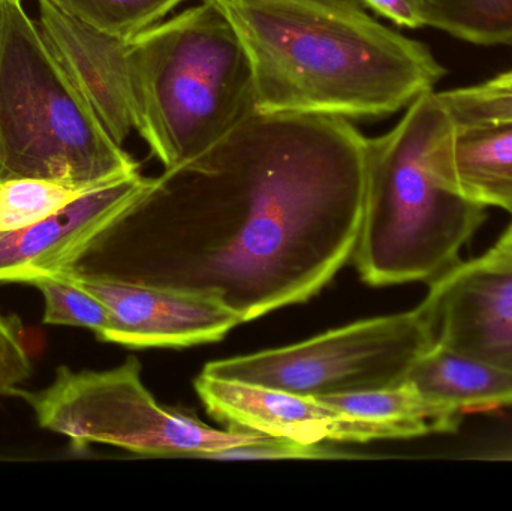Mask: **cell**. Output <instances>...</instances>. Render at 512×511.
<instances>
[{
  "label": "cell",
  "mask_w": 512,
  "mask_h": 511,
  "mask_svg": "<svg viewBox=\"0 0 512 511\" xmlns=\"http://www.w3.org/2000/svg\"><path fill=\"white\" fill-rule=\"evenodd\" d=\"M367 138L321 114H259L167 168L75 269L212 300L258 320L352 260Z\"/></svg>",
  "instance_id": "cell-1"
},
{
  "label": "cell",
  "mask_w": 512,
  "mask_h": 511,
  "mask_svg": "<svg viewBox=\"0 0 512 511\" xmlns=\"http://www.w3.org/2000/svg\"><path fill=\"white\" fill-rule=\"evenodd\" d=\"M239 36L259 114L385 117L432 92L444 66L357 0H203Z\"/></svg>",
  "instance_id": "cell-2"
},
{
  "label": "cell",
  "mask_w": 512,
  "mask_h": 511,
  "mask_svg": "<svg viewBox=\"0 0 512 511\" xmlns=\"http://www.w3.org/2000/svg\"><path fill=\"white\" fill-rule=\"evenodd\" d=\"M457 125L423 93L387 134L367 138L366 192L354 260L372 287L433 282L460 263L487 207L448 177Z\"/></svg>",
  "instance_id": "cell-3"
},
{
  "label": "cell",
  "mask_w": 512,
  "mask_h": 511,
  "mask_svg": "<svg viewBox=\"0 0 512 511\" xmlns=\"http://www.w3.org/2000/svg\"><path fill=\"white\" fill-rule=\"evenodd\" d=\"M126 59L135 131L165 170L203 155L258 113L245 47L210 3L129 38Z\"/></svg>",
  "instance_id": "cell-4"
},
{
  "label": "cell",
  "mask_w": 512,
  "mask_h": 511,
  "mask_svg": "<svg viewBox=\"0 0 512 511\" xmlns=\"http://www.w3.org/2000/svg\"><path fill=\"white\" fill-rule=\"evenodd\" d=\"M137 171L66 80L23 0H0V182L96 188Z\"/></svg>",
  "instance_id": "cell-5"
},
{
  "label": "cell",
  "mask_w": 512,
  "mask_h": 511,
  "mask_svg": "<svg viewBox=\"0 0 512 511\" xmlns=\"http://www.w3.org/2000/svg\"><path fill=\"white\" fill-rule=\"evenodd\" d=\"M32 408L45 431L68 438L74 452L92 444L120 447L138 456L204 458L265 435L216 429L197 417L162 407L141 381L134 357L108 371L57 368L53 383L39 392L14 395Z\"/></svg>",
  "instance_id": "cell-6"
},
{
  "label": "cell",
  "mask_w": 512,
  "mask_h": 511,
  "mask_svg": "<svg viewBox=\"0 0 512 511\" xmlns=\"http://www.w3.org/2000/svg\"><path fill=\"white\" fill-rule=\"evenodd\" d=\"M435 342L424 306L357 321L288 347L216 360L203 374L258 384L294 395H349L405 381L415 360Z\"/></svg>",
  "instance_id": "cell-7"
},
{
  "label": "cell",
  "mask_w": 512,
  "mask_h": 511,
  "mask_svg": "<svg viewBox=\"0 0 512 511\" xmlns=\"http://www.w3.org/2000/svg\"><path fill=\"white\" fill-rule=\"evenodd\" d=\"M150 180L137 171L90 189L36 224L0 233V282L29 285L33 279L75 269Z\"/></svg>",
  "instance_id": "cell-8"
},
{
  "label": "cell",
  "mask_w": 512,
  "mask_h": 511,
  "mask_svg": "<svg viewBox=\"0 0 512 511\" xmlns=\"http://www.w3.org/2000/svg\"><path fill=\"white\" fill-rule=\"evenodd\" d=\"M421 305L435 342L512 372V261L486 254L460 261Z\"/></svg>",
  "instance_id": "cell-9"
},
{
  "label": "cell",
  "mask_w": 512,
  "mask_h": 511,
  "mask_svg": "<svg viewBox=\"0 0 512 511\" xmlns=\"http://www.w3.org/2000/svg\"><path fill=\"white\" fill-rule=\"evenodd\" d=\"M65 278L101 300L113 329L108 344L128 348H188L222 341L243 324L230 309L191 294L117 281L80 269Z\"/></svg>",
  "instance_id": "cell-10"
},
{
  "label": "cell",
  "mask_w": 512,
  "mask_h": 511,
  "mask_svg": "<svg viewBox=\"0 0 512 511\" xmlns=\"http://www.w3.org/2000/svg\"><path fill=\"white\" fill-rule=\"evenodd\" d=\"M195 390L207 413L228 429L301 444L396 440L387 426L346 416L316 398L203 372L195 380Z\"/></svg>",
  "instance_id": "cell-11"
},
{
  "label": "cell",
  "mask_w": 512,
  "mask_h": 511,
  "mask_svg": "<svg viewBox=\"0 0 512 511\" xmlns=\"http://www.w3.org/2000/svg\"><path fill=\"white\" fill-rule=\"evenodd\" d=\"M39 32L66 80L92 108L119 146L134 125L128 72V41L110 35L60 8L38 0Z\"/></svg>",
  "instance_id": "cell-12"
},
{
  "label": "cell",
  "mask_w": 512,
  "mask_h": 511,
  "mask_svg": "<svg viewBox=\"0 0 512 511\" xmlns=\"http://www.w3.org/2000/svg\"><path fill=\"white\" fill-rule=\"evenodd\" d=\"M424 398L457 413L512 405V372L433 342L405 378Z\"/></svg>",
  "instance_id": "cell-13"
},
{
  "label": "cell",
  "mask_w": 512,
  "mask_h": 511,
  "mask_svg": "<svg viewBox=\"0 0 512 511\" xmlns=\"http://www.w3.org/2000/svg\"><path fill=\"white\" fill-rule=\"evenodd\" d=\"M448 177L471 200L512 213V120L457 126Z\"/></svg>",
  "instance_id": "cell-14"
},
{
  "label": "cell",
  "mask_w": 512,
  "mask_h": 511,
  "mask_svg": "<svg viewBox=\"0 0 512 511\" xmlns=\"http://www.w3.org/2000/svg\"><path fill=\"white\" fill-rule=\"evenodd\" d=\"M316 399L346 416L387 426L396 440L453 432L462 419V414L429 401L406 381L388 389Z\"/></svg>",
  "instance_id": "cell-15"
},
{
  "label": "cell",
  "mask_w": 512,
  "mask_h": 511,
  "mask_svg": "<svg viewBox=\"0 0 512 511\" xmlns=\"http://www.w3.org/2000/svg\"><path fill=\"white\" fill-rule=\"evenodd\" d=\"M90 189L95 188L35 177L0 182V233L36 224L65 209Z\"/></svg>",
  "instance_id": "cell-16"
},
{
  "label": "cell",
  "mask_w": 512,
  "mask_h": 511,
  "mask_svg": "<svg viewBox=\"0 0 512 511\" xmlns=\"http://www.w3.org/2000/svg\"><path fill=\"white\" fill-rule=\"evenodd\" d=\"M436 29L471 44L512 45V0H436Z\"/></svg>",
  "instance_id": "cell-17"
},
{
  "label": "cell",
  "mask_w": 512,
  "mask_h": 511,
  "mask_svg": "<svg viewBox=\"0 0 512 511\" xmlns=\"http://www.w3.org/2000/svg\"><path fill=\"white\" fill-rule=\"evenodd\" d=\"M44 297V323L50 326L84 327L99 341H107L113 317L107 306L65 276H42L29 282Z\"/></svg>",
  "instance_id": "cell-18"
},
{
  "label": "cell",
  "mask_w": 512,
  "mask_h": 511,
  "mask_svg": "<svg viewBox=\"0 0 512 511\" xmlns=\"http://www.w3.org/2000/svg\"><path fill=\"white\" fill-rule=\"evenodd\" d=\"M80 20L129 39L153 26L183 0H53Z\"/></svg>",
  "instance_id": "cell-19"
},
{
  "label": "cell",
  "mask_w": 512,
  "mask_h": 511,
  "mask_svg": "<svg viewBox=\"0 0 512 511\" xmlns=\"http://www.w3.org/2000/svg\"><path fill=\"white\" fill-rule=\"evenodd\" d=\"M337 450L319 444H301L282 438L262 437L254 443L231 447L222 452L212 453L206 459L218 461H261V459H351Z\"/></svg>",
  "instance_id": "cell-20"
},
{
  "label": "cell",
  "mask_w": 512,
  "mask_h": 511,
  "mask_svg": "<svg viewBox=\"0 0 512 511\" xmlns=\"http://www.w3.org/2000/svg\"><path fill=\"white\" fill-rule=\"evenodd\" d=\"M438 93L457 126L512 120V99L483 98L468 87Z\"/></svg>",
  "instance_id": "cell-21"
},
{
  "label": "cell",
  "mask_w": 512,
  "mask_h": 511,
  "mask_svg": "<svg viewBox=\"0 0 512 511\" xmlns=\"http://www.w3.org/2000/svg\"><path fill=\"white\" fill-rule=\"evenodd\" d=\"M30 375L32 363L21 341L18 321L0 314V396L14 395Z\"/></svg>",
  "instance_id": "cell-22"
},
{
  "label": "cell",
  "mask_w": 512,
  "mask_h": 511,
  "mask_svg": "<svg viewBox=\"0 0 512 511\" xmlns=\"http://www.w3.org/2000/svg\"><path fill=\"white\" fill-rule=\"evenodd\" d=\"M367 6L400 27L436 29V0H361Z\"/></svg>",
  "instance_id": "cell-23"
},
{
  "label": "cell",
  "mask_w": 512,
  "mask_h": 511,
  "mask_svg": "<svg viewBox=\"0 0 512 511\" xmlns=\"http://www.w3.org/2000/svg\"><path fill=\"white\" fill-rule=\"evenodd\" d=\"M468 89L474 95L483 96V98L512 99V69L496 75L492 80L469 86Z\"/></svg>",
  "instance_id": "cell-24"
},
{
  "label": "cell",
  "mask_w": 512,
  "mask_h": 511,
  "mask_svg": "<svg viewBox=\"0 0 512 511\" xmlns=\"http://www.w3.org/2000/svg\"><path fill=\"white\" fill-rule=\"evenodd\" d=\"M487 252L495 255V257L505 258V260L512 261V221L510 222V225H508L507 230H505L504 233H502V236L499 237L496 245Z\"/></svg>",
  "instance_id": "cell-25"
}]
</instances>
